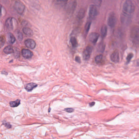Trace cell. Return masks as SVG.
<instances>
[{"label":"cell","instance_id":"1","mask_svg":"<svg viewBox=\"0 0 139 139\" xmlns=\"http://www.w3.org/2000/svg\"><path fill=\"white\" fill-rule=\"evenodd\" d=\"M135 7L134 3L131 0H127L124 2L122 7L123 14L131 16L134 12Z\"/></svg>","mask_w":139,"mask_h":139},{"label":"cell","instance_id":"2","mask_svg":"<svg viewBox=\"0 0 139 139\" xmlns=\"http://www.w3.org/2000/svg\"><path fill=\"white\" fill-rule=\"evenodd\" d=\"M130 38L133 43L138 46L139 41V30L138 26H135L131 29L130 33Z\"/></svg>","mask_w":139,"mask_h":139},{"label":"cell","instance_id":"3","mask_svg":"<svg viewBox=\"0 0 139 139\" xmlns=\"http://www.w3.org/2000/svg\"><path fill=\"white\" fill-rule=\"evenodd\" d=\"M14 8L20 15H22L25 10V6L21 1H17L14 3Z\"/></svg>","mask_w":139,"mask_h":139},{"label":"cell","instance_id":"4","mask_svg":"<svg viewBox=\"0 0 139 139\" xmlns=\"http://www.w3.org/2000/svg\"><path fill=\"white\" fill-rule=\"evenodd\" d=\"M117 18L115 14L114 13H112L110 14L107 21V23L108 26L111 28L115 27L116 24Z\"/></svg>","mask_w":139,"mask_h":139},{"label":"cell","instance_id":"5","mask_svg":"<svg viewBox=\"0 0 139 139\" xmlns=\"http://www.w3.org/2000/svg\"><path fill=\"white\" fill-rule=\"evenodd\" d=\"M93 48L91 46H88L86 47L83 53V57L84 60H89L92 52Z\"/></svg>","mask_w":139,"mask_h":139},{"label":"cell","instance_id":"6","mask_svg":"<svg viewBox=\"0 0 139 139\" xmlns=\"http://www.w3.org/2000/svg\"><path fill=\"white\" fill-rule=\"evenodd\" d=\"M98 14V11L97 7L95 5H91L89 7V17L94 19L96 17Z\"/></svg>","mask_w":139,"mask_h":139},{"label":"cell","instance_id":"7","mask_svg":"<svg viewBox=\"0 0 139 139\" xmlns=\"http://www.w3.org/2000/svg\"><path fill=\"white\" fill-rule=\"evenodd\" d=\"M111 60L112 62L115 63H118L120 61V56H119V53L117 50H115L111 55Z\"/></svg>","mask_w":139,"mask_h":139},{"label":"cell","instance_id":"8","mask_svg":"<svg viewBox=\"0 0 139 139\" xmlns=\"http://www.w3.org/2000/svg\"><path fill=\"white\" fill-rule=\"evenodd\" d=\"M99 36V34L97 33H95V32L91 33L89 36V40L93 44L95 45L98 40Z\"/></svg>","mask_w":139,"mask_h":139},{"label":"cell","instance_id":"9","mask_svg":"<svg viewBox=\"0 0 139 139\" xmlns=\"http://www.w3.org/2000/svg\"><path fill=\"white\" fill-rule=\"evenodd\" d=\"M25 46L30 49H34L36 46V43L33 40L28 39L25 41Z\"/></svg>","mask_w":139,"mask_h":139},{"label":"cell","instance_id":"10","mask_svg":"<svg viewBox=\"0 0 139 139\" xmlns=\"http://www.w3.org/2000/svg\"><path fill=\"white\" fill-rule=\"evenodd\" d=\"M22 54L24 58L27 59H29L30 58H32L33 55V53L31 51V50L25 48L22 49Z\"/></svg>","mask_w":139,"mask_h":139},{"label":"cell","instance_id":"11","mask_svg":"<svg viewBox=\"0 0 139 139\" xmlns=\"http://www.w3.org/2000/svg\"><path fill=\"white\" fill-rule=\"evenodd\" d=\"M5 25L9 29L12 30L14 28L13 18L12 17L8 18L6 21Z\"/></svg>","mask_w":139,"mask_h":139},{"label":"cell","instance_id":"12","mask_svg":"<svg viewBox=\"0 0 139 139\" xmlns=\"http://www.w3.org/2000/svg\"><path fill=\"white\" fill-rule=\"evenodd\" d=\"M37 84L34 83H28L25 85V88L26 90L28 91H32L33 90L35 89V88L37 87Z\"/></svg>","mask_w":139,"mask_h":139},{"label":"cell","instance_id":"13","mask_svg":"<svg viewBox=\"0 0 139 139\" xmlns=\"http://www.w3.org/2000/svg\"><path fill=\"white\" fill-rule=\"evenodd\" d=\"M130 16H127L123 14L122 18H121V21L123 24H128L130 23Z\"/></svg>","mask_w":139,"mask_h":139},{"label":"cell","instance_id":"14","mask_svg":"<svg viewBox=\"0 0 139 139\" xmlns=\"http://www.w3.org/2000/svg\"><path fill=\"white\" fill-rule=\"evenodd\" d=\"M105 46L106 45L104 42H100L97 46V49L98 51L100 53H103L105 50Z\"/></svg>","mask_w":139,"mask_h":139},{"label":"cell","instance_id":"15","mask_svg":"<svg viewBox=\"0 0 139 139\" xmlns=\"http://www.w3.org/2000/svg\"><path fill=\"white\" fill-rule=\"evenodd\" d=\"M23 31L26 35H28L29 36H32L33 35V31L31 29H30V28H23Z\"/></svg>","mask_w":139,"mask_h":139},{"label":"cell","instance_id":"16","mask_svg":"<svg viewBox=\"0 0 139 139\" xmlns=\"http://www.w3.org/2000/svg\"><path fill=\"white\" fill-rule=\"evenodd\" d=\"M101 35L102 37L104 38L106 36L107 33V27L106 25H103L101 29Z\"/></svg>","mask_w":139,"mask_h":139},{"label":"cell","instance_id":"17","mask_svg":"<svg viewBox=\"0 0 139 139\" xmlns=\"http://www.w3.org/2000/svg\"><path fill=\"white\" fill-rule=\"evenodd\" d=\"M3 52L7 54H10L14 52V49L11 46L9 45L5 47L3 50Z\"/></svg>","mask_w":139,"mask_h":139},{"label":"cell","instance_id":"18","mask_svg":"<svg viewBox=\"0 0 139 139\" xmlns=\"http://www.w3.org/2000/svg\"><path fill=\"white\" fill-rule=\"evenodd\" d=\"M7 39H8V42L11 44H14L16 41V38L13 35V34L11 33H8V35H7Z\"/></svg>","mask_w":139,"mask_h":139},{"label":"cell","instance_id":"19","mask_svg":"<svg viewBox=\"0 0 139 139\" xmlns=\"http://www.w3.org/2000/svg\"><path fill=\"white\" fill-rule=\"evenodd\" d=\"M103 56L102 54H100L96 56L95 58V62L96 63L98 64H100L103 62Z\"/></svg>","mask_w":139,"mask_h":139},{"label":"cell","instance_id":"20","mask_svg":"<svg viewBox=\"0 0 139 139\" xmlns=\"http://www.w3.org/2000/svg\"><path fill=\"white\" fill-rule=\"evenodd\" d=\"M70 42H71V45L73 48H76L78 46V42L77 39L74 37H72L70 38Z\"/></svg>","mask_w":139,"mask_h":139},{"label":"cell","instance_id":"21","mask_svg":"<svg viewBox=\"0 0 139 139\" xmlns=\"http://www.w3.org/2000/svg\"><path fill=\"white\" fill-rule=\"evenodd\" d=\"M21 104V100L19 99H18L17 100L14 101H11L9 103L10 106L12 107H17Z\"/></svg>","mask_w":139,"mask_h":139},{"label":"cell","instance_id":"22","mask_svg":"<svg viewBox=\"0 0 139 139\" xmlns=\"http://www.w3.org/2000/svg\"><path fill=\"white\" fill-rule=\"evenodd\" d=\"M85 12L84 9H80L78 12L77 17L79 19H82V18L84 17L85 16Z\"/></svg>","mask_w":139,"mask_h":139},{"label":"cell","instance_id":"23","mask_svg":"<svg viewBox=\"0 0 139 139\" xmlns=\"http://www.w3.org/2000/svg\"><path fill=\"white\" fill-rule=\"evenodd\" d=\"M5 41V38L4 36L2 35L0 36V48H1L4 46Z\"/></svg>","mask_w":139,"mask_h":139},{"label":"cell","instance_id":"24","mask_svg":"<svg viewBox=\"0 0 139 139\" xmlns=\"http://www.w3.org/2000/svg\"><path fill=\"white\" fill-rule=\"evenodd\" d=\"M91 21H89L87 22L85 26V31L86 33H87L89 31L91 25Z\"/></svg>","mask_w":139,"mask_h":139},{"label":"cell","instance_id":"25","mask_svg":"<svg viewBox=\"0 0 139 139\" xmlns=\"http://www.w3.org/2000/svg\"><path fill=\"white\" fill-rule=\"evenodd\" d=\"M16 36L18 40L21 41L23 39V34L21 33V31H20L19 30H17L16 32Z\"/></svg>","mask_w":139,"mask_h":139},{"label":"cell","instance_id":"26","mask_svg":"<svg viewBox=\"0 0 139 139\" xmlns=\"http://www.w3.org/2000/svg\"><path fill=\"white\" fill-rule=\"evenodd\" d=\"M76 3L74 2L70 4L69 6V9H70V11L71 12V11H73L74 10L75 7H76Z\"/></svg>","mask_w":139,"mask_h":139},{"label":"cell","instance_id":"27","mask_svg":"<svg viewBox=\"0 0 139 139\" xmlns=\"http://www.w3.org/2000/svg\"><path fill=\"white\" fill-rule=\"evenodd\" d=\"M133 56H134V54L132 53H130L127 55V62H126L127 64H128L130 62L132 58L133 57Z\"/></svg>","mask_w":139,"mask_h":139},{"label":"cell","instance_id":"28","mask_svg":"<svg viewBox=\"0 0 139 139\" xmlns=\"http://www.w3.org/2000/svg\"><path fill=\"white\" fill-rule=\"evenodd\" d=\"M65 110V111H66L67 112H69V113H71V112L74 111V110H73V108H66Z\"/></svg>","mask_w":139,"mask_h":139},{"label":"cell","instance_id":"29","mask_svg":"<svg viewBox=\"0 0 139 139\" xmlns=\"http://www.w3.org/2000/svg\"><path fill=\"white\" fill-rule=\"evenodd\" d=\"M3 124H4V125H5L7 128H11V125L9 123H8V122H4Z\"/></svg>","mask_w":139,"mask_h":139},{"label":"cell","instance_id":"30","mask_svg":"<svg viewBox=\"0 0 139 139\" xmlns=\"http://www.w3.org/2000/svg\"><path fill=\"white\" fill-rule=\"evenodd\" d=\"M75 60L78 63H81V60H80V58L79 57V56H76L75 58Z\"/></svg>","mask_w":139,"mask_h":139},{"label":"cell","instance_id":"31","mask_svg":"<svg viewBox=\"0 0 139 139\" xmlns=\"http://www.w3.org/2000/svg\"><path fill=\"white\" fill-rule=\"evenodd\" d=\"M2 6L0 4V16L2 15Z\"/></svg>","mask_w":139,"mask_h":139},{"label":"cell","instance_id":"32","mask_svg":"<svg viewBox=\"0 0 139 139\" xmlns=\"http://www.w3.org/2000/svg\"><path fill=\"white\" fill-rule=\"evenodd\" d=\"M95 104V103L94 102H92L91 103H89V105H90V107H92V106L94 105Z\"/></svg>","mask_w":139,"mask_h":139},{"label":"cell","instance_id":"33","mask_svg":"<svg viewBox=\"0 0 139 139\" xmlns=\"http://www.w3.org/2000/svg\"><path fill=\"white\" fill-rule=\"evenodd\" d=\"M61 1L63 2H67V1H68V0H61Z\"/></svg>","mask_w":139,"mask_h":139}]
</instances>
